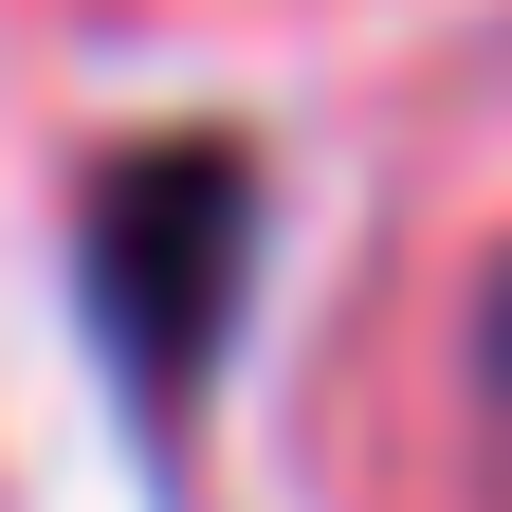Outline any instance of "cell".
Instances as JSON below:
<instances>
[{
    "mask_svg": "<svg viewBox=\"0 0 512 512\" xmlns=\"http://www.w3.org/2000/svg\"><path fill=\"white\" fill-rule=\"evenodd\" d=\"M238 238H256L238 147H147V165H110V202H92V330H110V366L147 384V403H183V384L220 366Z\"/></svg>",
    "mask_w": 512,
    "mask_h": 512,
    "instance_id": "cell-1",
    "label": "cell"
}]
</instances>
